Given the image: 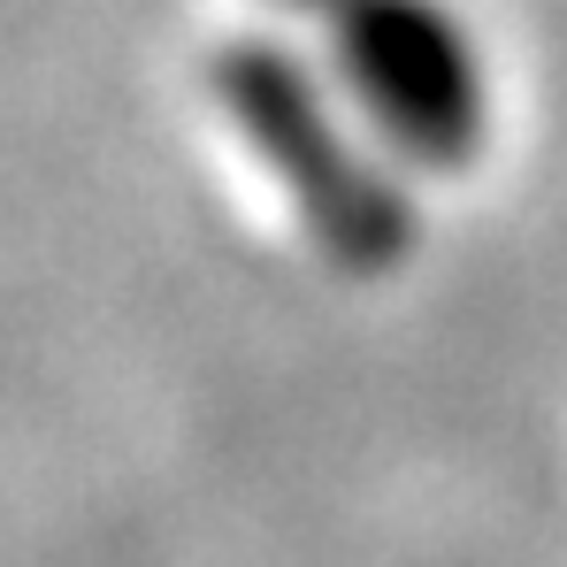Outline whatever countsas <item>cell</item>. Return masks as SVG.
Returning a JSON list of instances; mask_svg holds the SVG:
<instances>
[{
  "mask_svg": "<svg viewBox=\"0 0 567 567\" xmlns=\"http://www.w3.org/2000/svg\"><path fill=\"white\" fill-rule=\"evenodd\" d=\"M207 93L223 107V123L246 138V154L277 177L291 215L307 223V238L353 269V277H383L414 254L422 215L414 192L399 185V169L377 162L346 115L330 107L322 78L277 47V39H223L207 62Z\"/></svg>",
  "mask_w": 567,
  "mask_h": 567,
  "instance_id": "obj_1",
  "label": "cell"
},
{
  "mask_svg": "<svg viewBox=\"0 0 567 567\" xmlns=\"http://www.w3.org/2000/svg\"><path fill=\"white\" fill-rule=\"evenodd\" d=\"M338 70L361 115L422 169H468L491 131V85L468 23L445 0H330Z\"/></svg>",
  "mask_w": 567,
  "mask_h": 567,
  "instance_id": "obj_2",
  "label": "cell"
},
{
  "mask_svg": "<svg viewBox=\"0 0 567 567\" xmlns=\"http://www.w3.org/2000/svg\"><path fill=\"white\" fill-rule=\"evenodd\" d=\"M284 8H299V16H322V8H330V0H284Z\"/></svg>",
  "mask_w": 567,
  "mask_h": 567,
  "instance_id": "obj_3",
  "label": "cell"
}]
</instances>
